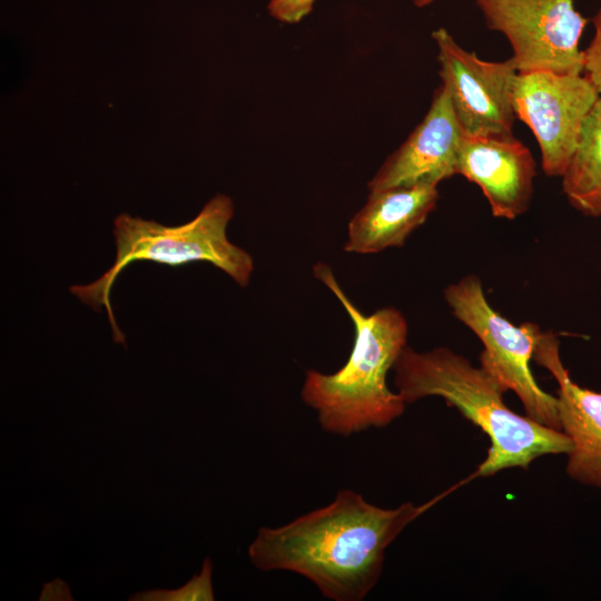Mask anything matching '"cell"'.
<instances>
[{"label": "cell", "instance_id": "6da1fadb", "mask_svg": "<svg viewBox=\"0 0 601 601\" xmlns=\"http://www.w3.org/2000/svg\"><path fill=\"white\" fill-rule=\"evenodd\" d=\"M443 495L384 509L344 489L326 506L282 526L259 528L248 556L262 571L306 578L333 601H361L380 580L387 546Z\"/></svg>", "mask_w": 601, "mask_h": 601}, {"label": "cell", "instance_id": "7a4b0ae2", "mask_svg": "<svg viewBox=\"0 0 601 601\" xmlns=\"http://www.w3.org/2000/svg\"><path fill=\"white\" fill-rule=\"evenodd\" d=\"M393 370L394 385L406 404L440 396L489 436L487 455L476 475L528 469L540 456L568 455L572 450L564 432L514 413L504 404L500 384L482 366L447 347L417 352L406 345Z\"/></svg>", "mask_w": 601, "mask_h": 601}, {"label": "cell", "instance_id": "3957f363", "mask_svg": "<svg viewBox=\"0 0 601 601\" xmlns=\"http://www.w3.org/2000/svg\"><path fill=\"white\" fill-rule=\"evenodd\" d=\"M313 274L347 312L355 341L348 359L336 372L306 371L300 398L317 413L321 427L328 433L347 437L371 427L383 428L400 417L406 405L386 382L388 371L407 345L406 318L394 307L364 315L326 263H316Z\"/></svg>", "mask_w": 601, "mask_h": 601}, {"label": "cell", "instance_id": "277c9868", "mask_svg": "<svg viewBox=\"0 0 601 601\" xmlns=\"http://www.w3.org/2000/svg\"><path fill=\"white\" fill-rule=\"evenodd\" d=\"M234 216L231 199L223 194L213 197L190 221L175 227L121 214L114 221L116 259L97 280L73 285L70 292L92 309L105 308L114 341L125 344V335L112 313L110 293L117 276L134 262L150 260L171 267L208 262L225 272L239 286L249 284L253 257L227 237Z\"/></svg>", "mask_w": 601, "mask_h": 601}, {"label": "cell", "instance_id": "5b68a950", "mask_svg": "<svg viewBox=\"0 0 601 601\" xmlns=\"http://www.w3.org/2000/svg\"><path fill=\"white\" fill-rule=\"evenodd\" d=\"M443 295L454 317L482 342L481 366L504 392L516 394L529 417L561 431L556 396L544 392L530 370L540 327L533 323L516 326L501 316L486 299L477 275L450 284Z\"/></svg>", "mask_w": 601, "mask_h": 601}, {"label": "cell", "instance_id": "8992f818", "mask_svg": "<svg viewBox=\"0 0 601 601\" xmlns=\"http://www.w3.org/2000/svg\"><path fill=\"white\" fill-rule=\"evenodd\" d=\"M491 30L511 43L518 72L582 75L579 43L588 23L573 0H474Z\"/></svg>", "mask_w": 601, "mask_h": 601}, {"label": "cell", "instance_id": "52a82bcc", "mask_svg": "<svg viewBox=\"0 0 601 601\" xmlns=\"http://www.w3.org/2000/svg\"><path fill=\"white\" fill-rule=\"evenodd\" d=\"M600 92L584 75L545 70L518 72L513 107L533 132L544 174H564L577 148L582 122Z\"/></svg>", "mask_w": 601, "mask_h": 601}, {"label": "cell", "instance_id": "ba28073f", "mask_svg": "<svg viewBox=\"0 0 601 601\" xmlns=\"http://www.w3.org/2000/svg\"><path fill=\"white\" fill-rule=\"evenodd\" d=\"M436 42L442 86L465 136H510L515 119L513 89L518 73L512 58L492 62L463 49L444 28Z\"/></svg>", "mask_w": 601, "mask_h": 601}, {"label": "cell", "instance_id": "9c48e42d", "mask_svg": "<svg viewBox=\"0 0 601 601\" xmlns=\"http://www.w3.org/2000/svg\"><path fill=\"white\" fill-rule=\"evenodd\" d=\"M462 131L441 85L423 120L368 181L370 191L395 187L437 186L457 175Z\"/></svg>", "mask_w": 601, "mask_h": 601}, {"label": "cell", "instance_id": "30bf717a", "mask_svg": "<svg viewBox=\"0 0 601 601\" xmlns=\"http://www.w3.org/2000/svg\"><path fill=\"white\" fill-rule=\"evenodd\" d=\"M457 175L481 188L494 217L512 220L530 206L536 170L530 150L513 135L462 134Z\"/></svg>", "mask_w": 601, "mask_h": 601}, {"label": "cell", "instance_id": "8fae6325", "mask_svg": "<svg viewBox=\"0 0 601 601\" xmlns=\"http://www.w3.org/2000/svg\"><path fill=\"white\" fill-rule=\"evenodd\" d=\"M532 359L558 383L561 431L572 441L568 475L582 484L601 487V393L573 382L561 361L558 337L551 331L538 332Z\"/></svg>", "mask_w": 601, "mask_h": 601}, {"label": "cell", "instance_id": "7c38bea8", "mask_svg": "<svg viewBox=\"0 0 601 601\" xmlns=\"http://www.w3.org/2000/svg\"><path fill=\"white\" fill-rule=\"evenodd\" d=\"M437 186L395 187L370 191L352 217L344 250L375 254L402 247L436 207Z\"/></svg>", "mask_w": 601, "mask_h": 601}, {"label": "cell", "instance_id": "4fadbf2b", "mask_svg": "<svg viewBox=\"0 0 601 601\" xmlns=\"http://www.w3.org/2000/svg\"><path fill=\"white\" fill-rule=\"evenodd\" d=\"M562 190L578 211L601 216V95L582 122L577 148L562 175Z\"/></svg>", "mask_w": 601, "mask_h": 601}, {"label": "cell", "instance_id": "5bb4252c", "mask_svg": "<svg viewBox=\"0 0 601 601\" xmlns=\"http://www.w3.org/2000/svg\"><path fill=\"white\" fill-rule=\"evenodd\" d=\"M213 564L206 558L201 572L194 575L185 585L176 590L156 589L138 592L129 598L130 601H213L211 584Z\"/></svg>", "mask_w": 601, "mask_h": 601}, {"label": "cell", "instance_id": "9a60e30c", "mask_svg": "<svg viewBox=\"0 0 601 601\" xmlns=\"http://www.w3.org/2000/svg\"><path fill=\"white\" fill-rule=\"evenodd\" d=\"M594 35L584 53V76L594 85L601 95V8L592 19Z\"/></svg>", "mask_w": 601, "mask_h": 601}, {"label": "cell", "instance_id": "2e32d148", "mask_svg": "<svg viewBox=\"0 0 601 601\" xmlns=\"http://www.w3.org/2000/svg\"><path fill=\"white\" fill-rule=\"evenodd\" d=\"M316 0H269V14L279 22L297 23L313 9Z\"/></svg>", "mask_w": 601, "mask_h": 601}, {"label": "cell", "instance_id": "e0dca14e", "mask_svg": "<svg viewBox=\"0 0 601 601\" xmlns=\"http://www.w3.org/2000/svg\"><path fill=\"white\" fill-rule=\"evenodd\" d=\"M39 600H73L69 587L60 579L43 585Z\"/></svg>", "mask_w": 601, "mask_h": 601}, {"label": "cell", "instance_id": "ac0fdd59", "mask_svg": "<svg viewBox=\"0 0 601 601\" xmlns=\"http://www.w3.org/2000/svg\"><path fill=\"white\" fill-rule=\"evenodd\" d=\"M432 2L433 0H414V4L418 8L426 7Z\"/></svg>", "mask_w": 601, "mask_h": 601}]
</instances>
